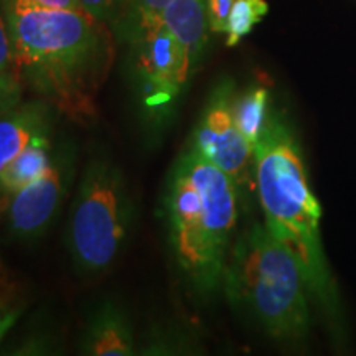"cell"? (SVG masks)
Masks as SVG:
<instances>
[{
	"mask_svg": "<svg viewBox=\"0 0 356 356\" xmlns=\"http://www.w3.org/2000/svg\"><path fill=\"white\" fill-rule=\"evenodd\" d=\"M231 3L233 0H208L210 30L213 33H225Z\"/></svg>",
	"mask_w": 356,
	"mask_h": 356,
	"instance_id": "17",
	"label": "cell"
},
{
	"mask_svg": "<svg viewBox=\"0 0 356 356\" xmlns=\"http://www.w3.org/2000/svg\"><path fill=\"white\" fill-rule=\"evenodd\" d=\"M221 284L231 305L246 312L274 340L296 343L309 333L305 270L266 222H254L229 249Z\"/></svg>",
	"mask_w": 356,
	"mask_h": 356,
	"instance_id": "4",
	"label": "cell"
},
{
	"mask_svg": "<svg viewBox=\"0 0 356 356\" xmlns=\"http://www.w3.org/2000/svg\"><path fill=\"white\" fill-rule=\"evenodd\" d=\"M126 180L109 159L88 163L79 181L68 229V248L78 273L101 275L113 267L131 222Z\"/></svg>",
	"mask_w": 356,
	"mask_h": 356,
	"instance_id": "5",
	"label": "cell"
},
{
	"mask_svg": "<svg viewBox=\"0 0 356 356\" xmlns=\"http://www.w3.org/2000/svg\"><path fill=\"white\" fill-rule=\"evenodd\" d=\"M22 88L20 84L8 81L0 76V115L10 113L20 104Z\"/></svg>",
	"mask_w": 356,
	"mask_h": 356,
	"instance_id": "18",
	"label": "cell"
},
{
	"mask_svg": "<svg viewBox=\"0 0 356 356\" xmlns=\"http://www.w3.org/2000/svg\"><path fill=\"white\" fill-rule=\"evenodd\" d=\"M254 181L266 226L300 261L310 296L335 315L338 293L322 246V208L310 188L297 137L275 111L254 147Z\"/></svg>",
	"mask_w": 356,
	"mask_h": 356,
	"instance_id": "2",
	"label": "cell"
},
{
	"mask_svg": "<svg viewBox=\"0 0 356 356\" xmlns=\"http://www.w3.org/2000/svg\"><path fill=\"white\" fill-rule=\"evenodd\" d=\"M17 312L12 310L10 307L6 304V300L0 296V340H2L3 335L8 332V328L12 327L13 322H15Z\"/></svg>",
	"mask_w": 356,
	"mask_h": 356,
	"instance_id": "21",
	"label": "cell"
},
{
	"mask_svg": "<svg viewBox=\"0 0 356 356\" xmlns=\"http://www.w3.org/2000/svg\"><path fill=\"white\" fill-rule=\"evenodd\" d=\"M25 2L35 3V6L47 8H61V10H79L86 12L79 3V0H25Z\"/></svg>",
	"mask_w": 356,
	"mask_h": 356,
	"instance_id": "20",
	"label": "cell"
},
{
	"mask_svg": "<svg viewBox=\"0 0 356 356\" xmlns=\"http://www.w3.org/2000/svg\"><path fill=\"white\" fill-rule=\"evenodd\" d=\"M50 137L35 140L0 170V193L13 197L37 181L51 163Z\"/></svg>",
	"mask_w": 356,
	"mask_h": 356,
	"instance_id": "12",
	"label": "cell"
},
{
	"mask_svg": "<svg viewBox=\"0 0 356 356\" xmlns=\"http://www.w3.org/2000/svg\"><path fill=\"white\" fill-rule=\"evenodd\" d=\"M160 22L167 25V29L185 48L191 68L195 71L208 43V0H170Z\"/></svg>",
	"mask_w": 356,
	"mask_h": 356,
	"instance_id": "11",
	"label": "cell"
},
{
	"mask_svg": "<svg viewBox=\"0 0 356 356\" xmlns=\"http://www.w3.org/2000/svg\"><path fill=\"white\" fill-rule=\"evenodd\" d=\"M170 0H132V10H134V22H136L137 37L144 33L145 30L152 29L157 25L162 13L165 10Z\"/></svg>",
	"mask_w": 356,
	"mask_h": 356,
	"instance_id": "15",
	"label": "cell"
},
{
	"mask_svg": "<svg viewBox=\"0 0 356 356\" xmlns=\"http://www.w3.org/2000/svg\"><path fill=\"white\" fill-rule=\"evenodd\" d=\"M234 95L231 81H221L215 88L193 132L191 149L215 163L239 188L248 186L251 175L254 177V147L234 122Z\"/></svg>",
	"mask_w": 356,
	"mask_h": 356,
	"instance_id": "6",
	"label": "cell"
},
{
	"mask_svg": "<svg viewBox=\"0 0 356 356\" xmlns=\"http://www.w3.org/2000/svg\"><path fill=\"white\" fill-rule=\"evenodd\" d=\"M269 113V89L261 84L248 88L241 95L233 97L234 122L252 147H256L264 131Z\"/></svg>",
	"mask_w": 356,
	"mask_h": 356,
	"instance_id": "13",
	"label": "cell"
},
{
	"mask_svg": "<svg viewBox=\"0 0 356 356\" xmlns=\"http://www.w3.org/2000/svg\"><path fill=\"white\" fill-rule=\"evenodd\" d=\"M137 43V66L154 99L168 101L175 97L193 73L185 48L163 22L140 33Z\"/></svg>",
	"mask_w": 356,
	"mask_h": 356,
	"instance_id": "8",
	"label": "cell"
},
{
	"mask_svg": "<svg viewBox=\"0 0 356 356\" xmlns=\"http://www.w3.org/2000/svg\"><path fill=\"white\" fill-rule=\"evenodd\" d=\"M267 12L269 3L266 0H233L225 30L226 44L236 47L257 24H261Z\"/></svg>",
	"mask_w": 356,
	"mask_h": 356,
	"instance_id": "14",
	"label": "cell"
},
{
	"mask_svg": "<svg viewBox=\"0 0 356 356\" xmlns=\"http://www.w3.org/2000/svg\"><path fill=\"white\" fill-rule=\"evenodd\" d=\"M0 76L12 83H22L15 66V58H13L10 32H8V25L2 15H0Z\"/></svg>",
	"mask_w": 356,
	"mask_h": 356,
	"instance_id": "16",
	"label": "cell"
},
{
	"mask_svg": "<svg viewBox=\"0 0 356 356\" xmlns=\"http://www.w3.org/2000/svg\"><path fill=\"white\" fill-rule=\"evenodd\" d=\"M53 106L47 101L19 104L0 118V170L32 142L50 137Z\"/></svg>",
	"mask_w": 356,
	"mask_h": 356,
	"instance_id": "9",
	"label": "cell"
},
{
	"mask_svg": "<svg viewBox=\"0 0 356 356\" xmlns=\"http://www.w3.org/2000/svg\"><path fill=\"white\" fill-rule=\"evenodd\" d=\"M81 7L96 20L106 22L113 17V13L119 6V0H79Z\"/></svg>",
	"mask_w": 356,
	"mask_h": 356,
	"instance_id": "19",
	"label": "cell"
},
{
	"mask_svg": "<svg viewBox=\"0 0 356 356\" xmlns=\"http://www.w3.org/2000/svg\"><path fill=\"white\" fill-rule=\"evenodd\" d=\"M134 350V332L126 312L104 302L89 320L81 351L89 356H131Z\"/></svg>",
	"mask_w": 356,
	"mask_h": 356,
	"instance_id": "10",
	"label": "cell"
},
{
	"mask_svg": "<svg viewBox=\"0 0 356 356\" xmlns=\"http://www.w3.org/2000/svg\"><path fill=\"white\" fill-rule=\"evenodd\" d=\"M167 210L178 266L198 291L213 292L238 221V186L190 147L173 168Z\"/></svg>",
	"mask_w": 356,
	"mask_h": 356,
	"instance_id": "3",
	"label": "cell"
},
{
	"mask_svg": "<svg viewBox=\"0 0 356 356\" xmlns=\"http://www.w3.org/2000/svg\"><path fill=\"white\" fill-rule=\"evenodd\" d=\"M71 177L73 152L60 149L37 181L10 197L7 221L15 238L35 239L48 229L68 191Z\"/></svg>",
	"mask_w": 356,
	"mask_h": 356,
	"instance_id": "7",
	"label": "cell"
},
{
	"mask_svg": "<svg viewBox=\"0 0 356 356\" xmlns=\"http://www.w3.org/2000/svg\"><path fill=\"white\" fill-rule=\"evenodd\" d=\"M3 7L20 79L71 121L91 122L111 61L101 22L25 0H3Z\"/></svg>",
	"mask_w": 356,
	"mask_h": 356,
	"instance_id": "1",
	"label": "cell"
}]
</instances>
